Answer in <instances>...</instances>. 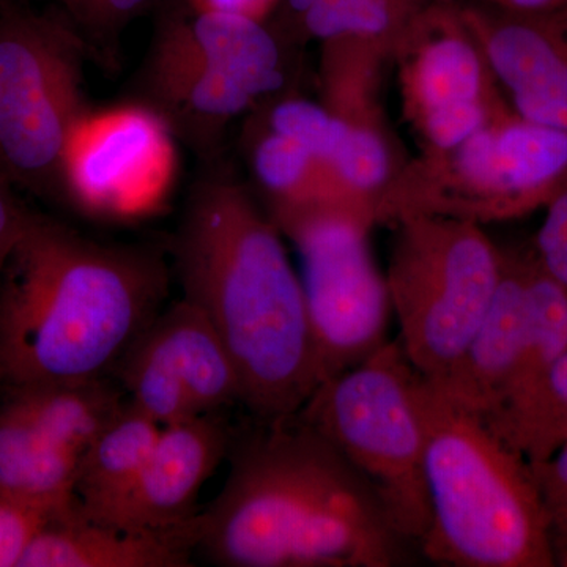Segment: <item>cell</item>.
Here are the masks:
<instances>
[{
    "label": "cell",
    "mask_w": 567,
    "mask_h": 567,
    "mask_svg": "<svg viewBox=\"0 0 567 567\" xmlns=\"http://www.w3.org/2000/svg\"><path fill=\"white\" fill-rule=\"evenodd\" d=\"M51 514L0 494V567H18Z\"/></svg>",
    "instance_id": "obj_26"
},
{
    "label": "cell",
    "mask_w": 567,
    "mask_h": 567,
    "mask_svg": "<svg viewBox=\"0 0 567 567\" xmlns=\"http://www.w3.org/2000/svg\"><path fill=\"white\" fill-rule=\"evenodd\" d=\"M533 254L537 264L567 289V183L546 205Z\"/></svg>",
    "instance_id": "obj_27"
},
{
    "label": "cell",
    "mask_w": 567,
    "mask_h": 567,
    "mask_svg": "<svg viewBox=\"0 0 567 567\" xmlns=\"http://www.w3.org/2000/svg\"><path fill=\"white\" fill-rule=\"evenodd\" d=\"M416 6L417 0H315L301 17L319 39L371 41L404 28Z\"/></svg>",
    "instance_id": "obj_24"
},
{
    "label": "cell",
    "mask_w": 567,
    "mask_h": 567,
    "mask_svg": "<svg viewBox=\"0 0 567 567\" xmlns=\"http://www.w3.org/2000/svg\"><path fill=\"white\" fill-rule=\"evenodd\" d=\"M398 221L386 275L395 339L425 380L440 382L480 330L505 257L470 219L413 213Z\"/></svg>",
    "instance_id": "obj_6"
},
{
    "label": "cell",
    "mask_w": 567,
    "mask_h": 567,
    "mask_svg": "<svg viewBox=\"0 0 567 567\" xmlns=\"http://www.w3.org/2000/svg\"><path fill=\"white\" fill-rule=\"evenodd\" d=\"M529 465L550 518L555 548L567 543V442L550 457Z\"/></svg>",
    "instance_id": "obj_28"
},
{
    "label": "cell",
    "mask_w": 567,
    "mask_h": 567,
    "mask_svg": "<svg viewBox=\"0 0 567 567\" xmlns=\"http://www.w3.org/2000/svg\"><path fill=\"white\" fill-rule=\"evenodd\" d=\"M298 415L368 481L420 554L429 527L421 374L398 339L320 383Z\"/></svg>",
    "instance_id": "obj_5"
},
{
    "label": "cell",
    "mask_w": 567,
    "mask_h": 567,
    "mask_svg": "<svg viewBox=\"0 0 567 567\" xmlns=\"http://www.w3.org/2000/svg\"><path fill=\"white\" fill-rule=\"evenodd\" d=\"M115 371L130 404L162 427L240 404L221 338L183 298L153 319Z\"/></svg>",
    "instance_id": "obj_11"
},
{
    "label": "cell",
    "mask_w": 567,
    "mask_h": 567,
    "mask_svg": "<svg viewBox=\"0 0 567 567\" xmlns=\"http://www.w3.org/2000/svg\"><path fill=\"white\" fill-rule=\"evenodd\" d=\"M435 163L439 183L399 200L385 218L427 213L481 224L546 207L567 183V133L506 107Z\"/></svg>",
    "instance_id": "obj_9"
},
{
    "label": "cell",
    "mask_w": 567,
    "mask_h": 567,
    "mask_svg": "<svg viewBox=\"0 0 567 567\" xmlns=\"http://www.w3.org/2000/svg\"><path fill=\"white\" fill-rule=\"evenodd\" d=\"M80 458L0 409V494L51 516L78 506Z\"/></svg>",
    "instance_id": "obj_20"
},
{
    "label": "cell",
    "mask_w": 567,
    "mask_h": 567,
    "mask_svg": "<svg viewBox=\"0 0 567 567\" xmlns=\"http://www.w3.org/2000/svg\"><path fill=\"white\" fill-rule=\"evenodd\" d=\"M7 388L0 409L39 429L80 461L130 405L121 383L110 375Z\"/></svg>",
    "instance_id": "obj_17"
},
{
    "label": "cell",
    "mask_w": 567,
    "mask_h": 567,
    "mask_svg": "<svg viewBox=\"0 0 567 567\" xmlns=\"http://www.w3.org/2000/svg\"><path fill=\"white\" fill-rule=\"evenodd\" d=\"M503 275L480 330L456 368L427 382L450 401L487 421L498 412L516 368L527 322L528 271L532 252H503Z\"/></svg>",
    "instance_id": "obj_15"
},
{
    "label": "cell",
    "mask_w": 567,
    "mask_h": 567,
    "mask_svg": "<svg viewBox=\"0 0 567 567\" xmlns=\"http://www.w3.org/2000/svg\"><path fill=\"white\" fill-rule=\"evenodd\" d=\"M234 435L197 547L226 567H398L416 550L374 488L300 415Z\"/></svg>",
    "instance_id": "obj_1"
},
{
    "label": "cell",
    "mask_w": 567,
    "mask_h": 567,
    "mask_svg": "<svg viewBox=\"0 0 567 567\" xmlns=\"http://www.w3.org/2000/svg\"><path fill=\"white\" fill-rule=\"evenodd\" d=\"M371 212L344 203L276 207L279 229L301 259V286L320 383L349 371L391 341L386 276L368 241Z\"/></svg>",
    "instance_id": "obj_7"
},
{
    "label": "cell",
    "mask_w": 567,
    "mask_h": 567,
    "mask_svg": "<svg viewBox=\"0 0 567 567\" xmlns=\"http://www.w3.org/2000/svg\"><path fill=\"white\" fill-rule=\"evenodd\" d=\"M194 13H221L262 22L278 0H188Z\"/></svg>",
    "instance_id": "obj_31"
},
{
    "label": "cell",
    "mask_w": 567,
    "mask_h": 567,
    "mask_svg": "<svg viewBox=\"0 0 567 567\" xmlns=\"http://www.w3.org/2000/svg\"><path fill=\"white\" fill-rule=\"evenodd\" d=\"M254 171L276 207H297L316 203H336L330 178L303 145L282 134L270 132L254 152Z\"/></svg>",
    "instance_id": "obj_22"
},
{
    "label": "cell",
    "mask_w": 567,
    "mask_h": 567,
    "mask_svg": "<svg viewBox=\"0 0 567 567\" xmlns=\"http://www.w3.org/2000/svg\"><path fill=\"white\" fill-rule=\"evenodd\" d=\"M324 171L338 203L357 205L372 213L368 196L379 193L390 178V148L375 130L347 118L346 132L324 164Z\"/></svg>",
    "instance_id": "obj_23"
},
{
    "label": "cell",
    "mask_w": 567,
    "mask_h": 567,
    "mask_svg": "<svg viewBox=\"0 0 567 567\" xmlns=\"http://www.w3.org/2000/svg\"><path fill=\"white\" fill-rule=\"evenodd\" d=\"M402 32L409 37L404 69L406 110L435 156L453 151L507 106L492 95V71L464 13L416 9Z\"/></svg>",
    "instance_id": "obj_12"
},
{
    "label": "cell",
    "mask_w": 567,
    "mask_h": 567,
    "mask_svg": "<svg viewBox=\"0 0 567 567\" xmlns=\"http://www.w3.org/2000/svg\"><path fill=\"white\" fill-rule=\"evenodd\" d=\"M529 252L524 341L503 404L487 421L527 398L567 352V289L550 278Z\"/></svg>",
    "instance_id": "obj_21"
},
{
    "label": "cell",
    "mask_w": 567,
    "mask_h": 567,
    "mask_svg": "<svg viewBox=\"0 0 567 567\" xmlns=\"http://www.w3.org/2000/svg\"><path fill=\"white\" fill-rule=\"evenodd\" d=\"M196 547L197 517L183 532H126L89 520L76 506L44 524L18 567H186Z\"/></svg>",
    "instance_id": "obj_16"
},
{
    "label": "cell",
    "mask_w": 567,
    "mask_h": 567,
    "mask_svg": "<svg viewBox=\"0 0 567 567\" xmlns=\"http://www.w3.org/2000/svg\"><path fill=\"white\" fill-rule=\"evenodd\" d=\"M11 183L0 169V278L31 215L11 192Z\"/></svg>",
    "instance_id": "obj_30"
},
{
    "label": "cell",
    "mask_w": 567,
    "mask_h": 567,
    "mask_svg": "<svg viewBox=\"0 0 567 567\" xmlns=\"http://www.w3.org/2000/svg\"><path fill=\"white\" fill-rule=\"evenodd\" d=\"M177 171L166 118L137 104L85 111L62 158V183L74 203L106 218L151 215L173 192Z\"/></svg>",
    "instance_id": "obj_10"
},
{
    "label": "cell",
    "mask_w": 567,
    "mask_h": 567,
    "mask_svg": "<svg viewBox=\"0 0 567 567\" xmlns=\"http://www.w3.org/2000/svg\"><path fill=\"white\" fill-rule=\"evenodd\" d=\"M505 13L518 17H550L567 13V0H492Z\"/></svg>",
    "instance_id": "obj_32"
},
{
    "label": "cell",
    "mask_w": 567,
    "mask_h": 567,
    "mask_svg": "<svg viewBox=\"0 0 567 567\" xmlns=\"http://www.w3.org/2000/svg\"><path fill=\"white\" fill-rule=\"evenodd\" d=\"M235 432L223 412L163 425L112 528L126 532L175 533L192 528L205 481L229 457Z\"/></svg>",
    "instance_id": "obj_13"
},
{
    "label": "cell",
    "mask_w": 567,
    "mask_h": 567,
    "mask_svg": "<svg viewBox=\"0 0 567 567\" xmlns=\"http://www.w3.org/2000/svg\"><path fill=\"white\" fill-rule=\"evenodd\" d=\"M159 35L213 63L254 99L282 84L281 55L262 22L221 13H196L164 25Z\"/></svg>",
    "instance_id": "obj_18"
},
{
    "label": "cell",
    "mask_w": 567,
    "mask_h": 567,
    "mask_svg": "<svg viewBox=\"0 0 567 567\" xmlns=\"http://www.w3.org/2000/svg\"><path fill=\"white\" fill-rule=\"evenodd\" d=\"M80 40L48 14L0 10V169L35 192L62 183V158L84 114Z\"/></svg>",
    "instance_id": "obj_8"
},
{
    "label": "cell",
    "mask_w": 567,
    "mask_h": 567,
    "mask_svg": "<svg viewBox=\"0 0 567 567\" xmlns=\"http://www.w3.org/2000/svg\"><path fill=\"white\" fill-rule=\"evenodd\" d=\"M166 292L156 254L96 244L31 212L0 278V383L110 375Z\"/></svg>",
    "instance_id": "obj_3"
},
{
    "label": "cell",
    "mask_w": 567,
    "mask_h": 567,
    "mask_svg": "<svg viewBox=\"0 0 567 567\" xmlns=\"http://www.w3.org/2000/svg\"><path fill=\"white\" fill-rule=\"evenodd\" d=\"M312 2L315 0H289L290 7L300 14H303L311 7Z\"/></svg>",
    "instance_id": "obj_34"
},
{
    "label": "cell",
    "mask_w": 567,
    "mask_h": 567,
    "mask_svg": "<svg viewBox=\"0 0 567 567\" xmlns=\"http://www.w3.org/2000/svg\"><path fill=\"white\" fill-rule=\"evenodd\" d=\"M278 224L226 181L204 183L175 240L183 300L230 354L252 420L297 415L320 385L303 286Z\"/></svg>",
    "instance_id": "obj_2"
},
{
    "label": "cell",
    "mask_w": 567,
    "mask_h": 567,
    "mask_svg": "<svg viewBox=\"0 0 567 567\" xmlns=\"http://www.w3.org/2000/svg\"><path fill=\"white\" fill-rule=\"evenodd\" d=\"M74 20L92 31H111L136 14L151 0H61Z\"/></svg>",
    "instance_id": "obj_29"
},
{
    "label": "cell",
    "mask_w": 567,
    "mask_h": 567,
    "mask_svg": "<svg viewBox=\"0 0 567 567\" xmlns=\"http://www.w3.org/2000/svg\"><path fill=\"white\" fill-rule=\"evenodd\" d=\"M346 128V117L305 100H287L271 114V132L303 145L323 167Z\"/></svg>",
    "instance_id": "obj_25"
},
{
    "label": "cell",
    "mask_w": 567,
    "mask_h": 567,
    "mask_svg": "<svg viewBox=\"0 0 567 567\" xmlns=\"http://www.w3.org/2000/svg\"><path fill=\"white\" fill-rule=\"evenodd\" d=\"M162 425L132 404L81 457L78 506L82 516L111 527L147 464Z\"/></svg>",
    "instance_id": "obj_19"
},
{
    "label": "cell",
    "mask_w": 567,
    "mask_h": 567,
    "mask_svg": "<svg viewBox=\"0 0 567 567\" xmlns=\"http://www.w3.org/2000/svg\"><path fill=\"white\" fill-rule=\"evenodd\" d=\"M555 561H557V566L567 567V543L555 547Z\"/></svg>",
    "instance_id": "obj_33"
},
{
    "label": "cell",
    "mask_w": 567,
    "mask_h": 567,
    "mask_svg": "<svg viewBox=\"0 0 567 567\" xmlns=\"http://www.w3.org/2000/svg\"><path fill=\"white\" fill-rule=\"evenodd\" d=\"M494 80L520 117L567 133V13L487 17L465 11Z\"/></svg>",
    "instance_id": "obj_14"
},
{
    "label": "cell",
    "mask_w": 567,
    "mask_h": 567,
    "mask_svg": "<svg viewBox=\"0 0 567 567\" xmlns=\"http://www.w3.org/2000/svg\"><path fill=\"white\" fill-rule=\"evenodd\" d=\"M421 402L429 503L421 557L453 567L557 566L528 458L423 375Z\"/></svg>",
    "instance_id": "obj_4"
}]
</instances>
